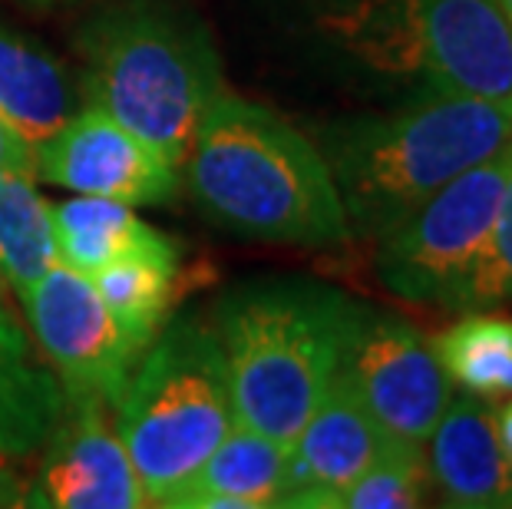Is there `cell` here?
<instances>
[{
  "instance_id": "26",
  "label": "cell",
  "mask_w": 512,
  "mask_h": 509,
  "mask_svg": "<svg viewBox=\"0 0 512 509\" xmlns=\"http://www.w3.org/2000/svg\"><path fill=\"white\" fill-rule=\"evenodd\" d=\"M496 424H499V437L512 450V397L503 400V407H496Z\"/></svg>"
},
{
  "instance_id": "8",
  "label": "cell",
  "mask_w": 512,
  "mask_h": 509,
  "mask_svg": "<svg viewBox=\"0 0 512 509\" xmlns=\"http://www.w3.org/2000/svg\"><path fill=\"white\" fill-rule=\"evenodd\" d=\"M27 321L67 400L113 407L143 357V344L106 308L90 275L57 262L24 295Z\"/></svg>"
},
{
  "instance_id": "1",
  "label": "cell",
  "mask_w": 512,
  "mask_h": 509,
  "mask_svg": "<svg viewBox=\"0 0 512 509\" xmlns=\"http://www.w3.org/2000/svg\"><path fill=\"white\" fill-rule=\"evenodd\" d=\"M205 219L252 242L328 248L351 238L318 143L268 106L222 93L182 162Z\"/></svg>"
},
{
  "instance_id": "12",
  "label": "cell",
  "mask_w": 512,
  "mask_h": 509,
  "mask_svg": "<svg viewBox=\"0 0 512 509\" xmlns=\"http://www.w3.org/2000/svg\"><path fill=\"white\" fill-rule=\"evenodd\" d=\"M390 440L397 437L370 417V410L337 374L291 440L278 506L334 509L337 493L364 473Z\"/></svg>"
},
{
  "instance_id": "18",
  "label": "cell",
  "mask_w": 512,
  "mask_h": 509,
  "mask_svg": "<svg viewBox=\"0 0 512 509\" xmlns=\"http://www.w3.org/2000/svg\"><path fill=\"white\" fill-rule=\"evenodd\" d=\"M57 262L53 205L37 192L34 176L0 172V275L20 298Z\"/></svg>"
},
{
  "instance_id": "16",
  "label": "cell",
  "mask_w": 512,
  "mask_h": 509,
  "mask_svg": "<svg viewBox=\"0 0 512 509\" xmlns=\"http://www.w3.org/2000/svg\"><path fill=\"white\" fill-rule=\"evenodd\" d=\"M288 447L252 427L238 424L225 433L199 470L162 506L169 509H261L278 506Z\"/></svg>"
},
{
  "instance_id": "2",
  "label": "cell",
  "mask_w": 512,
  "mask_h": 509,
  "mask_svg": "<svg viewBox=\"0 0 512 509\" xmlns=\"http://www.w3.org/2000/svg\"><path fill=\"white\" fill-rule=\"evenodd\" d=\"M512 139V103L423 93L380 113L318 129V149L341 196L347 229L384 238L433 192Z\"/></svg>"
},
{
  "instance_id": "25",
  "label": "cell",
  "mask_w": 512,
  "mask_h": 509,
  "mask_svg": "<svg viewBox=\"0 0 512 509\" xmlns=\"http://www.w3.org/2000/svg\"><path fill=\"white\" fill-rule=\"evenodd\" d=\"M20 483H17V476L10 473L4 463H0V509L4 506H17L20 503Z\"/></svg>"
},
{
  "instance_id": "21",
  "label": "cell",
  "mask_w": 512,
  "mask_h": 509,
  "mask_svg": "<svg viewBox=\"0 0 512 509\" xmlns=\"http://www.w3.org/2000/svg\"><path fill=\"white\" fill-rule=\"evenodd\" d=\"M433 480L420 443L390 440L364 473L337 493L334 509H417L430 500Z\"/></svg>"
},
{
  "instance_id": "28",
  "label": "cell",
  "mask_w": 512,
  "mask_h": 509,
  "mask_svg": "<svg viewBox=\"0 0 512 509\" xmlns=\"http://www.w3.org/2000/svg\"><path fill=\"white\" fill-rule=\"evenodd\" d=\"M34 4H53V0H34Z\"/></svg>"
},
{
  "instance_id": "17",
  "label": "cell",
  "mask_w": 512,
  "mask_h": 509,
  "mask_svg": "<svg viewBox=\"0 0 512 509\" xmlns=\"http://www.w3.org/2000/svg\"><path fill=\"white\" fill-rule=\"evenodd\" d=\"M446 377L463 394L483 400L512 397V318L496 311L460 314L437 341Z\"/></svg>"
},
{
  "instance_id": "6",
  "label": "cell",
  "mask_w": 512,
  "mask_h": 509,
  "mask_svg": "<svg viewBox=\"0 0 512 509\" xmlns=\"http://www.w3.org/2000/svg\"><path fill=\"white\" fill-rule=\"evenodd\" d=\"M509 172L512 139L499 153L433 192L397 229L377 238L380 285L413 305L450 311L456 291L483 252Z\"/></svg>"
},
{
  "instance_id": "23",
  "label": "cell",
  "mask_w": 512,
  "mask_h": 509,
  "mask_svg": "<svg viewBox=\"0 0 512 509\" xmlns=\"http://www.w3.org/2000/svg\"><path fill=\"white\" fill-rule=\"evenodd\" d=\"M0 172H24L37 179V156L4 119H0Z\"/></svg>"
},
{
  "instance_id": "22",
  "label": "cell",
  "mask_w": 512,
  "mask_h": 509,
  "mask_svg": "<svg viewBox=\"0 0 512 509\" xmlns=\"http://www.w3.org/2000/svg\"><path fill=\"white\" fill-rule=\"evenodd\" d=\"M499 308H512V172L503 186V196H499L483 252H479L450 305L456 314Z\"/></svg>"
},
{
  "instance_id": "5",
  "label": "cell",
  "mask_w": 512,
  "mask_h": 509,
  "mask_svg": "<svg viewBox=\"0 0 512 509\" xmlns=\"http://www.w3.org/2000/svg\"><path fill=\"white\" fill-rule=\"evenodd\" d=\"M146 506H162L235 427L222 344L209 321L162 324L113 404Z\"/></svg>"
},
{
  "instance_id": "19",
  "label": "cell",
  "mask_w": 512,
  "mask_h": 509,
  "mask_svg": "<svg viewBox=\"0 0 512 509\" xmlns=\"http://www.w3.org/2000/svg\"><path fill=\"white\" fill-rule=\"evenodd\" d=\"M63 407L67 397L57 377L30 364V354L0 344V457L40 450Z\"/></svg>"
},
{
  "instance_id": "9",
  "label": "cell",
  "mask_w": 512,
  "mask_h": 509,
  "mask_svg": "<svg viewBox=\"0 0 512 509\" xmlns=\"http://www.w3.org/2000/svg\"><path fill=\"white\" fill-rule=\"evenodd\" d=\"M37 176L76 196L123 205H162L179 192V166L90 103L37 153Z\"/></svg>"
},
{
  "instance_id": "10",
  "label": "cell",
  "mask_w": 512,
  "mask_h": 509,
  "mask_svg": "<svg viewBox=\"0 0 512 509\" xmlns=\"http://www.w3.org/2000/svg\"><path fill=\"white\" fill-rule=\"evenodd\" d=\"M100 400H67L20 503L34 509H139L146 493Z\"/></svg>"
},
{
  "instance_id": "3",
  "label": "cell",
  "mask_w": 512,
  "mask_h": 509,
  "mask_svg": "<svg viewBox=\"0 0 512 509\" xmlns=\"http://www.w3.org/2000/svg\"><path fill=\"white\" fill-rule=\"evenodd\" d=\"M354 305L344 291L298 275L252 278L225 291L212 328L238 424L291 447L337 377Z\"/></svg>"
},
{
  "instance_id": "27",
  "label": "cell",
  "mask_w": 512,
  "mask_h": 509,
  "mask_svg": "<svg viewBox=\"0 0 512 509\" xmlns=\"http://www.w3.org/2000/svg\"><path fill=\"white\" fill-rule=\"evenodd\" d=\"M499 7H503V14H506L509 27H512V0H499Z\"/></svg>"
},
{
  "instance_id": "13",
  "label": "cell",
  "mask_w": 512,
  "mask_h": 509,
  "mask_svg": "<svg viewBox=\"0 0 512 509\" xmlns=\"http://www.w3.org/2000/svg\"><path fill=\"white\" fill-rule=\"evenodd\" d=\"M423 447L443 506L512 509V450L499 437L493 400L450 397Z\"/></svg>"
},
{
  "instance_id": "20",
  "label": "cell",
  "mask_w": 512,
  "mask_h": 509,
  "mask_svg": "<svg viewBox=\"0 0 512 509\" xmlns=\"http://www.w3.org/2000/svg\"><path fill=\"white\" fill-rule=\"evenodd\" d=\"M176 272L179 268L129 258V262L100 268L96 275H90V281L106 301V308L116 314V321L143 348H149V341L156 338L169 318L172 295H176Z\"/></svg>"
},
{
  "instance_id": "11",
  "label": "cell",
  "mask_w": 512,
  "mask_h": 509,
  "mask_svg": "<svg viewBox=\"0 0 512 509\" xmlns=\"http://www.w3.org/2000/svg\"><path fill=\"white\" fill-rule=\"evenodd\" d=\"M417 40L433 90L512 103V27L499 0H417Z\"/></svg>"
},
{
  "instance_id": "14",
  "label": "cell",
  "mask_w": 512,
  "mask_h": 509,
  "mask_svg": "<svg viewBox=\"0 0 512 509\" xmlns=\"http://www.w3.org/2000/svg\"><path fill=\"white\" fill-rule=\"evenodd\" d=\"M80 106L67 67L34 37L0 20V119L30 153L37 156Z\"/></svg>"
},
{
  "instance_id": "4",
  "label": "cell",
  "mask_w": 512,
  "mask_h": 509,
  "mask_svg": "<svg viewBox=\"0 0 512 509\" xmlns=\"http://www.w3.org/2000/svg\"><path fill=\"white\" fill-rule=\"evenodd\" d=\"M83 96L182 169L225 93L209 27L169 0H129L80 30Z\"/></svg>"
},
{
  "instance_id": "7",
  "label": "cell",
  "mask_w": 512,
  "mask_h": 509,
  "mask_svg": "<svg viewBox=\"0 0 512 509\" xmlns=\"http://www.w3.org/2000/svg\"><path fill=\"white\" fill-rule=\"evenodd\" d=\"M337 374L390 437L427 443L453 397L433 341L407 318L357 301Z\"/></svg>"
},
{
  "instance_id": "15",
  "label": "cell",
  "mask_w": 512,
  "mask_h": 509,
  "mask_svg": "<svg viewBox=\"0 0 512 509\" xmlns=\"http://www.w3.org/2000/svg\"><path fill=\"white\" fill-rule=\"evenodd\" d=\"M53 232H57L60 262L83 275H96L100 268L129 262V258L179 268V245L139 219L133 205L113 199L73 196L57 202Z\"/></svg>"
},
{
  "instance_id": "24",
  "label": "cell",
  "mask_w": 512,
  "mask_h": 509,
  "mask_svg": "<svg viewBox=\"0 0 512 509\" xmlns=\"http://www.w3.org/2000/svg\"><path fill=\"white\" fill-rule=\"evenodd\" d=\"M4 285L7 281H4V275H0V344H7V348L17 351V354H30V341H27L24 328H20L14 308H10Z\"/></svg>"
}]
</instances>
